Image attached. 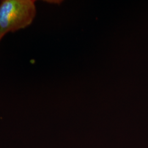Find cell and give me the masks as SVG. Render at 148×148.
Wrapping results in <instances>:
<instances>
[{
  "label": "cell",
  "mask_w": 148,
  "mask_h": 148,
  "mask_svg": "<svg viewBox=\"0 0 148 148\" xmlns=\"http://www.w3.org/2000/svg\"><path fill=\"white\" fill-rule=\"evenodd\" d=\"M33 0H3L0 2V41L6 34L30 25L36 16Z\"/></svg>",
  "instance_id": "cell-1"
}]
</instances>
